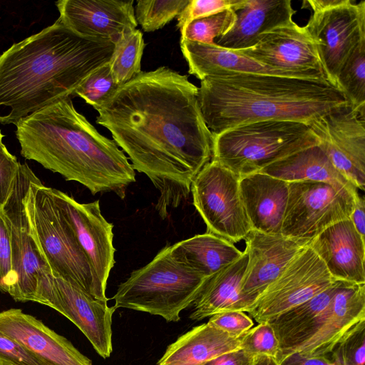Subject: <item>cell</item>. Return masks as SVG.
Masks as SVG:
<instances>
[{
	"mask_svg": "<svg viewBox=\"0 0 365 365\" xmlns=\"http://www.w3.org/2000/svg\"><path fill=\"white\" fill-rule=\"evenodd\" d=\"M96 110V123L159 191L155 209L166 218L212 159L213 134L202 115L198 87L187 76L160 66L141 71Z\"/></svg>",
	"mask_w": 365,
	"mask_h": 365,
	"instance_id": "cell-1",
	"label": "cell"
},
{
	"mask_svg": "<svg viewBox=\"0 0 365 365\" xmlns=\"http://www.w3.org/2000/svg\"><path fill=\"white\" fill-rule=\"evenodd\" d=\"M115 43L81 36L57 19L0 56V123L21 119L76 90L107 64Z\"/></svg>",
	"mask_w": 365,
	"mask_h": 365,
	"instance_id": "cell-2",
	"label": "cell"
},
{
	"mask_svg": "<svg viewBox=\"0 0 365 365\" xmlns=\"http://www.w3.org/2000/svg\"><path fill=\"white\" fill-rule=\"evenodd\" d=\"M21 155L78 182L93 195L113 192L121 199L135 173L113 140L101 135L68 97L16 123Z\"/></svg>",
	"mask_w": 365,
	"mask_h": 365,
	"instance_id": "cell-3",
	"label": "cell"
},
{
	"mask_svg": "<svg viewBox=\"0 0 365 365\" xmlns=\"http://www.w3.org/2000/svg\"><path fill=\"white\" fill-rule=\"evenodd\" d=\"M198 101L212 133L267 120L309 125L349 104L342 91L327 79L256 73L205 78L198 88Z\"/></svg>",
	"mask_w": 365,
	"mask_h": 365,
	"instance_id": "cell-4",
	"label": "cell"
},
{
	"mask_svg": "<svg viewBox=\"0 0 365 365\" xmlns=\"http://www.w3.org/2000/svg\"><path fill=\"white\" fill-rule=\"evenodd\" d=\"M25 207L30 233L51 274L97 299L108 302L87 256L53 196L51 187L36 178L30 184Z\"/></svg>",
	"mask_w": 365,
	"mask_h": 365,
	"instance_id": "cell-5",
	"label": "cell"
},
{
	"mask_svg": "<svg viewBox=\"0 0 365 365\" xmlns=\"http://www.w3.org/2000/svg\"><path fill=\"white\" fill-rule=\"evenodd\" d=\"M214 160L240 178L319 143L311 127L292 120L246 123L212 133Z\"/></svg>",
	"mask_w": 365,
	"mask_h": 365,
	"instance_id": "cell-6",
	"label": "cell"
},
{
	"mask_svg": "<svg viewBox=\"0 0 365 365\" xmlns=\"http://www.w3.org/2000/svg\"><path fill=\"white\" fill-rule=\"evenodd\" d=\"M208 278L175 259L170 246H166L118 285L113 297L114 307L147 312L168 322H176L180 319V312L192 304Z\"/></svg>",
	"mask_w": 365,
	"mask_h": 365,
	"instance_id": "cell-7",
	"label": "cell"
},
{
	"mask_svg": "<svg viewBox=\"0 0 365 365\" xmlns=\"http://www.w3.org/2000/svg\"><path fill=\"white\" fill-rule=\"evenodd\" d=\"M312 14L305 25L319 43V52L327 80L337 87L340 69L365 41V1L307 0Z\"/></svg>",
	"mask_w": 365,
	"mask_h": 365,
	"instance_id": "cell-8",
	"label": "cell"
},
{
	"mask_svg": "<svg viewBox=\"0 0 365 365\" xmlns=\"http://www.w3.org/2000/svg\"><path fill=\"white\" fill-rule=\"evenodd\" d=\"M281 235L310 242L331 225L349 219L358 191L324 182H289Z\"/></svg>",
	"mask_w": 365,
	"mask_h": 365,
	"instance_id": "cell-9",
	"label": "cell"
},
{
	"mask_svg": "<svg viewBox=\"0 0 365 365\" xmlns=\"http://www.w3.org/2000/svg\"><path fill=\"white\" fill-rule=\"evenodd\" d=\"M193 205L207 225V232L230 242L244 240L252 230L243 206L240 177L210 160L191 185Z\"/></svg>",
	"mask_w": 365,
	"mask_h": 365,
	"instance_id": "cell-10",
	"label": "cell"
},
{
	"mask_svg": "<svg viewBox=\"0 0 365 365\" xmlns=\"http://www.w3.org/2000/svg\"><path fill=\"white\" fill-rule=\"evenodd\" d=\"M56 310L72 322L103 359L113 351L112 318L116 309L65 279L43 270L33 301Z\"/></svg>",
	"mask_w": 365,
	"mask_h": 365,
	"instance_id": "cell-11",
	"label": "cell"
},
{
	"mask_svg": "<svg viewBox=\"0 0 365 365\" xmlns=\"http://www.w3.org/2000/svg\"><path fill=\"white\" fill-rule=\"evenodd\" d=\"M37 178L26 163H20L11 193L1 209L11 250L13 284L9 294L16 302L33 301L38 274L43 270L50 271L30 233L25 207L30 184Z\"/></svg>",
	"mask_w": 365,
	"mask_h": 365,
	"instance_id": "cell-12",
	"label": "cell"
},
{
	"mask_svg": "<svg viewBox=\"0 0 365 365\" xmlns=\"http://www.w3.org/2000/svg\"><path fill=\"white\" fill-rule=\"evenodd\" d=\"M335 281L322 259L307 246L259 296L248 313L258 323L269 322Z\"/></svg>",
	"mask_w": 365,
	"mask_h": 365,
	"instance_id": "cell-13",
	"label": "cell"
},
{
	"mask_svg": "<svg viewBox=\"0 0 365 365\" xmlns=\"http://www.w3.org/2000/svg\"><path fill=\"white\" fill-rule=\"evenodd\" d=\"M335 168L357 190L365 187V108L349 104L309 125Z\"/></svg>",
	"mask_w": 365,
	"mask_h": 365,
	"instance_id": "cell-14",
	"label": "cell"
},
{
	"mask_svg": "<svg viewBox=\"0 0 365 365\" xmlns=\"http://www.w3.org/2000/svg\"><path fill=\"white\" fill-rule=\"evenodd\" d=\"M365 319V284L344 282L326 309L277 361L292 353L327 356L346 334Z\"/></svg>",
	"mask_w": 365,
	"mask_h": 365,
	"instance_id": "cell-15",
	"label": "cell"
},
{
	"mask_svg": "<svg viewBox=\"0 0 365 365\" xmlns=\"http://www.w3.org/2000/svg\"><path fill=\"white\" fill-rule=\"evenodd\" d=\"M239 51L277 70L306 78L327 80L319 43L305 26H300L294 21L266 32L255 46Z\"/></svg>",
	"mask_w": 365,
	"mask_h": 365,
	"instance_id": "cell-16",
	"label": "cell"
},
{
	"mask_svg": "<svg viewBox=\"0 0 365 365\" xmlns=\"http://www.w3.org/2000/svg\"><path fill=\"white\" fill-rule=\"evenodd\" d=\"M53 196L71 226L87 256L102 290L115 264L113 224L103 216L99 200L80 203L66 193L51 187Z\"/></svg>",
	"mask_w": 365,
	"mask_h": 365,
	"instance_id": "cell-17",
	"label": "cell"
},
{
	"mask_svg": "<svg viewBox=\"0 0 365 365\" xmlns=\"http://www.w3.org/2000/svg\"><path fill=\"white\" fill-rule=\"evenodd\" d=\"M248 260L240 287L245 312L309 242L252 230L244 239Z\"/></svg>",
	"mask_w": 365,
	"mask_h": 365,
	"instance_id": "cell-18",
	"label": "cell"
},
{
	"mask_svg": "<svg viewBox=\"0 0 365 365\" xmlns=\"http://www.w3.org/2000/svg\"><path fill=\"white\" fill-rule=\"evenodd\" d=\"M134 1L61 0L58 19L74 32L115 41L121 34L136 29Z\"/></svg>",
	"mask_w": 365,
	"mask_h": 365,
	"instance_id": "cell-19",
	"label": "cell"
},
{
	"mask_svg": "<svg viewBox=\"0 0 365 365\" xmlns=\"http://www.w3.org/2000/svg\"><path fill=\"white\" fill-rule=\"evenodd\" d=\"M0 332L17 341L46 365H93L67 339L20 309L0 312Z\"/></svg>",
	"mask_w": 365,
	"mask_h": 365,
	"instance_id": "cell-20",
	"label": "cell"
},
{
	"mask_svg": "<svg viewBox=\"0 0 365 365\" xmlns=\"http://www.w3.org/2000/svg\"><path fill=\"white\" fill-rule=\"evenodd\" d=\"M309 246L336 280L365 284V241L350 219L331 225Z\"/></svg>",
	"mask_w": 365,
	"mask_h": 365,
	"instance_id": "cell-21",
	"label": "cell"
},
{
	"mask_svg": "<svg viewBox=\"0 0 365 365\" xmlns=\"http://www.w3.org/2000/svg\"><path fill=\"white\" fill-rule=\"evenodd\" d=\"M232 10L233 26L215 43L235 51L252 47L266 32L292 21L296 13L290 0H241Z\"/></svg>",
	"mask_w": 365,
	"mask_h": 365,
	"instance_id": "cell-22",
	"label": "cell"
},
{
	"mask_svg": "<svg viewBox=\"0 0 365 365\" xmlns=\"http://www.w3.org/2000/svg\"><path fill=\"white\" fill-rule=\"evenodd\" d=\"M288 184L262 173L240 178L241 197L252 230L267 235H281Z\"/></svg>",
	"mask_w": 365,
	"mask_h": 365,
	"instance_id": "cell-23",
	"label": "cell"
},
{
	"mask_svg": "<svg viewBox=\"0 0 365 365\" xmlns=\"http://www.w3.org/2000/svg\"><path fill=\"white\" fill-rule=\"evenodd\" d=\"M182 53L188 65V73L200 81L210 76L238 73H256L303 78L299 75L266 66L239 51L215 43H203L180 41Z\"/></svg>",
	"mask_w": 365,
	"mask_h": 365,
	"instance_id": "cell-24",
	"label": "cell"
},
{
	"mask_svg": "<svg viewBox=\"0 0 365 365\" xmlns=\"http://www.w3.org/2000/svg\"><path fill=\"white\" fill-rule=\"evenodd\" d=\"M245 334L233 336L208 322L202 324L170 344L156 365H204L221 354L240 349Z\"/></svg>",
	"mask_w": 365,
	"mask_h": 365,
	"instance_id": "cell-25",
	"label": "cell"
},
{
	"mask_svg": "<svg viewBox=\"0 0 365 365\" xmlns=\"http://www.w3.org/2000/svg\"><path fill=\"white\" fill-rule=\"evenodd\" d=\"M248 260L245 250L236 261L210 276L192 303V320L229 311L244 312L240 298V287Z\"/></svg>",
	"mask_w": 365,
	"mask_h": 365,
	"instance_id": "cell-26",
	"label": "cell"
},
{
	"mask_svg": "<svg viewBox=\"0 0 365 365\" xmlns=\"http://www.w3.org/2000/svg\"><path fill=\"white\" fill-rule=\"evenodd\" d=\"M258 173L267 174L288 182H324L357 191L335 168L319 143L282 158Z\"/></svg>",
	"mask_w": 365,
	"mask_h": 365,
	"instance_id": "cell-27",
	"label": "cell"
},
{
	"mask_svg": "<svg viewBox=\"0 0 365 365\" xmlns=\"http://www.w3.org/2000/svg\"><path fill=\"white\" fill-rule=\"evenodd\" d=\"M171 255L178 262L210 277L241 257L233 243L206 232L196 235L170 246Z\"/></svg>",
	"mask_w": 365,
	"mask_h": 365,
	"instance_id": "cell-28",
	"label": "cell"
},
{
	"mask_svg": "<svg viewBox=\"0 0 365 365\" xmlns=\"http://www.w3.org/2000/svg\"><path fill=\"white\" fill-rule=\"evenodd\" d=\"M344 282L336 280L312 298L288 309L269 322L279 340V352L302 336L326 309Z\"/></svg>",
	"mask_w": 365,
	"mask_h": 365,
	"instance_id": "cell-29",
	"label": "cell"
},
{
	"mask_svg": "<svg viewBox=\"0 0 365 365\" xmlns=\"http://www.w3.org/2000/svg\"><path fill=\"white\" fill-rule=\"evenodd\" d=\"M108 65L118 87L126 83L141 72V59L145 42L141 31H124L114 42Z\"/></svg>",
	"mask_w": 365,
	"mask_h": 365,
	"instance_id": "cell-30",
	"label": "cell"
},
{
	"mask_svg": "<svg viewBox=\"0 0 365 365\" xmlns=\"http://www.w3.org/2000/svg\"><path fill=\"white\" fill-rule=\"evenodd\" d=\"M336 85L349 105L365 108V41L355 48L341 66Z\"/></svg>",
	"mask_w": 365,
	"mask_h": 365,
	"instance_id": "cell-31",
	"label": "cell"
},
{
	"mask_svg": "<svg viewBox=\"0 0 365 365\" xmlns=\"http://www.w3.org/2000/svg\"><path fill=\"white\" fill-rule=\"evenodd\" d=\"M190 0H138L135 9V16L145 32H152L163 28L177 18Z\"/></svg>",
	"mask_w": 365,
	"mask_h": 365,
	"instance_id": "cell-32",
	"label": "cell"
},
{
	"mask_svg": "<svg viewBox=\"0 0 365 365\" xmlns=\"http://www.w3.org/2000/svg\"><path fill=\"white\" fill-rule=\"evenodd\" d=\"M236 19L232 9L199 18L190 22L180 31L182 40H188L203 43H214L228 31Z\"/></svg>",
	"mask_w": 365,
	"mask_h": 365,
	"instance_id": "cell-33",
	"label": "cell"
},
{
	"mask_svg": "<svg viewBox=\"0 0 365 365\" xmlns=\"http://www.w3.org/2000/svg\"><path fill=\"white\" fill-rule=\"evenodd\" d=\"M118 88L108 63L91 73L76 90L74 95L83 98L96 109Z\"/></svg>",
	"mask_w": 365,
	"mask_h": 365,
	"instance_id": "cell-34",
	"label": "cell"
},
{
	"mask_svg": "<svg viewBox=\"0 0 365 365\" xmlns=\"http://www.w3.org/2000/svg\"><path fill=\"white\" fill-rule=\"evenodd\" d=\"M330 354L336 365H365V319L358 322Z\"/></svg>",
	"mask_w": 365,
	"mask_h": 365,
	"instance_id": "cell-35",
	"label": "cell"
},
{
	"mask_svg": "<svg viewBox=\"0 0 365 365\" xmlns=\"http://www.w3.org/2000/svg\"><path fill=\"white\" fill-rule=\"evenodd\" d=\"M240 349L253 356L268 355L277 358L279 342L271 324L262 322L246 332Z\"/></svg>",
	"mask_w": 365,
	"mask_h": 365,
	"instance_id": "cell-36",
	"label": "cell"
},
{
	"mask_svg": "<svg viewBox=\"0 0 365 365\" xmlns=\"http://www.w3.org/2000/svg\"><path fill=\"white\" fill-rule=\"evenodd\" d=\"M241 0H190L178 16L177 27L181 31L192 21L226 9H234Z\"/></svg>",
	"mask_w": 365,
	"mask_h": 365,
	"instance_id": "cell-37",
	"label": "cell"
},
{
	"mask_svg": "<svg viewBox=\"0 0 365 365\" xmlns=\"http://www.w3.org/2000/svg\"><path fill=\"white\" fill-rule=\"evenodd\" d=\"M0 362L4 365H46L17 341L1 332Z\"/></svg>",
	"mask_w": 365,
	"mask_h": 365,
	"instance_id": "cell-38",
	"label": "cell"
},
{
	"mask_svg": "<svg viewBox=\"0 0 365 365\" xmlns=\"http://www.w3.org/2000/svg\"><path fill=\"white\" fill-rule=\"evenodd\" d=\"M211 325L233 336H241L253 326L252 319L240 311H229L215 314L207 322Z\"/></svg>",
	"mask_w": 365,
	"mask_h": 365,
	"instance_id": "cell-39",
	"label": "cell"
},
{
	"mask_svg": "<svg viewBox=\"0 0 365 365\" xmlns=\"http://www.w3.org/2000/svg\"><path fill=\"white\" fill-rule=\"evenodd\" d=\"M13 284L11 250L6 222L0 210V291L9 293Z\"/></svg>",
	"mask_w": 365,
	"mask_h": 365,
	"instance_id": "cell-40",
	"label": "cell"
},
{
	"mask_svg": "<svg viewBox=\"0 0 365 365\" xmlns=\"http://www.w3.org/2000/svg\"><path fill=\"white\" fill-rule=\"evenodd\" d=\"M19 164L16 158L0 143V210L11 193Z\"/></svg>",
	"mask_w": 365,
	"mask_h": 365,
	"instance_id": "cell-41",
	"label": "cell"
},
{
	"mask_svg": "<svg viewBox=\"0 0 365 365\" xmlns=\"http://www.w3.org/2000/svg\"><path fill=\"white\" fill-rule=\"evenodd\" d=\"M277 361L279 365H336L327 356H311L299 352L290 353Z\"/></svg>",
	"mask_w": 365,
	"mask_h": 365,
	"instance_id": "cell-42",
	"label": "cell"
},
{
	"mask_svg": "<svg viewBox=\"0 0 365 365\" xmlns=\"http://www.w3.org/2000/svg\"><path fill=\"white\" fill-rule=\"evenodd\" d=\"M254 356L242 349L221 354L204 365H251Z\"/></svg>",
	"mask_w": 365,
	"mask_h": 365,
	"instance_id": "cell-43",
	"label": "cell"
},
{
	"mask_svg": "<svg viewBox=\"0 0 365 365\" xmlns=\"http://www.w3.org/2000/svg\"><path fill=\"white\" fill-rule=\"evenodd\" d=\"M365 201L359 193L356 195L354 205L350 215V220L353 223L358 233L364 238L365 237Z\"/></svg>",
	"mask_w": 365,
	"mask_h": 365,
	"instance_id": "cell-44",
	"label": "cell"
},
{
	"mask_svg": "<svg viewBox=\"0 0 365 365\" xmlns=\"http://www.w3.org/2000/svg\"><path fill=\"white\" fill-rule=\"evenodd\" d=\"M251 365H279L275 357L268 355L254 356Z\"/></svg>",
	"mask_w": 365,
	"mask_h": 365,
	"instance_id": "cell-45",
	"label": "cell"
},
{
	"mask_svg": "<svg viewBox=\"0 0 365 365\" xmlns=\"http://www.w3.org/2000/svg\"><path fill=\"white\" fill-rule=\"evenodd\" d=\"M3 137H4V135L1 133V130H0V143H2V138Z\"/></svg>",
	"mask_w": 365,
	"mask_h": 365,
	"instance_id": "cell-46",
	"label": "cell"
},
{
	"mask_svg": "<svg viewBox=\"0 0 365 365\" xmlns=\"http://www.w3.org/2000/svg\"><path fill=\"white\" fill-rule=\"evenodd\" d=\"M0 365H4V364H3L2 363L0 362Z\"/></svg>",
	"mask_w": 365,
	"mask_h": 365,
	"instance_id": "cell-47",
	"label": "cell"
}]
</instances>
